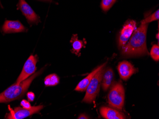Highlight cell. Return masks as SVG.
I'll list each match as a JSON object with an SVG mask.
<instances>
[{"label":"cell","mask_w":159,"mask_h":119,"mask_svg":"<svg viewBox=\"0 0 159 119\" xmlns=\"http://www.w3.org/2000/svg\"><path fill=\"white\" fill-rule=\"evenodd\" d=\"M148 24H142L136 29L128 43L122 48V54L126 57L148 55L146 46V34Z\"/></svg>","instance_id":"cell-1"},{"label":"cell","mask_w":159,"mask_h":119,"mask_svg":"<svg viewBox=\"0 0 159 119\" xmlns=\"http://www.w3.org/2000/svg\"><path fill=\"white\" fill-rule=\"evenodd\" d=\"M42 69L19 84L14 83L0 94V103H6L22 97L30 87L33 80L40 75Z\"/></svg>","instance_id":"cell-2"},{"label":"cell","mask_w":159,"mask_h":119,"mask_svg":"<svg viewBox=\"0 0 159 119\" xmlns=\"http://www.w3.org/2000/svg\"><path fill=\"white\" fill-rule=\"evenodd\" d=\"M104 70V67L100 69L93 77L86 90V92L83 102L90 104L95 100L100 91Z\"/></svg>","instance_id":"cell-3"},{"label":"cell","mask_w":159,"mask_h":119,"mask_svg":"<svg viewBox=\"0 0 159 119\" xmlns=\"http://www.w3.org/2000/svg\"><path fill=\"white\" fill-rule=\"evenodd\" d=\"M108 103L114 108L121 110L125 104V91L120 83H116L111 87L108 96Z\"/></svg>","instance_id":"cell-4"},{"label":"cell","mask_w":159,"mask_h":119,"mask_svg":"<svg viewBox=\"0 0 159 119\" xmlns=\"http://www.w3.org/2000/svg\"><path fill=\"white\" fill-rule=\"evenodd\" d=\"M38 61V57L37 55H31L27 60L23 67L21 73L17 79L16 83L19 84L21 82L26 79L28 77L31 76L35 72L36 68V63Z\"/></svg>","instance_id":"cell-5"},{"label":"cell","mask_w":159,"mask_h":119,"mask_svg":"<svg viewBox=\"0 0 159 119\" xmlns=\"http://www.w3.org/2000/svg\"><path fill=\"white\" fill-rule=\"evenodd\" d=\"M43 105L33 106L30 109H25L20 107H16L14 110L10 109V113L7 114L6 119H22L32 115L34 113H38L43 109Z\"/></svg>","instance_id":"cell-6"},{"label":"cell","mask_w":159,"mask_h":119,"mask_svg":"<svg viewBox=\"0 0 159 119\" xmlns=\"http://www.w3.org/2000/svg\"><path fill=\"white\" fill-rule=\"evenodd\" d=\"M17 9L21 11L30 25L36 24L40 22V18L25 0H19Z\"/></svg>","instance_id":"cell-7"},{"label":"cell","mask_w":159,"mask_h":119,"mask_svg":"<svg viewBox=\"0 0 159 119\" xmlns=\"http://www.w3.org/2000/svg\"><path fill=\"white\" fill-rule=\"evenodd\" d=\"M136 29V23L134 20L129 21L125 25L119 38L118 46L120 49L123 48L126 45Z\"/></svg>","instance_id":"cell-8"},{"label":"cell","mask_w":159,"mask_h":119,"mask_svg":"<svg viewBox=\"0 0 159 119\" xmlns=\"http://www.w3.org/2000/svg\"><path fill=\"white\" fill-rule=\"evenodd\" d=\"M118 71L120 78L126 81L133 74L138 71V69L135 68L129 62L124 61L119 64Z\"/></svg>","instance_id":"cell-9"},{"label":"cell","mask_w":159,"mask_h":119,"mask_svg":"<svg viewBox=\"0 0 159 119\" xmlns=\"http://www.w3.org/2000/svg\"><path fill=\"white\" fill-rule=\"evenodd\" d=\"M2 30L5 33L21 32L26 31L25 27L18 20H5Z\"/></svg>","instance_id":"cell-10"},{"label":"cell","mask_w":159,"mask_h":119,"mask_svg":"<svg viewBox=\"0 0 159 119\" xmlns=\"http://www.w3.org/2000/svg\"><path fill=\"white\" fill-rule=\"evenodd\" d=\"M100 111L101 115L105 119H124L126 118L124 113L109 107H101Z\"/></svg>","instance_id":"cell-11"},{"label":"cell","mask_w":159,"mask_h":119,"mask_svg":"<svg viewBox=\"0 0 159 119\" xmlns=\"http://www.w3.org/2000/svg\"><path fill=\"white\" fill-rule=\"evenodd\" d=\"M107 63V62H105V63L103 64L102 65L100 66L99 67L94 69L91 73L89 74L85 78L83 79L80 82L78 85H77L75 89V90L79 91V92H83V91H86L93 77L100 70V69L104 67Z\"/></svg>","instance_id":"cell-12"},{"label":"cell","mask_w":159,"mask_h":119,"mask_svg":"<svg viewBox=\"0 0 159 119\" xmlns=\"http://www.w3.org/2000/svg\"><path fill=\"white\" fill-rule=\"evenodd\" d=\"M114 78V73L110 68H108L104 70L102 75V87L104 91H106L110 87L112 82Z\"/></svg>","instance_id":"cell-13"},{"label":"cell","mask_w":159,"mask_h":119,"mask_svg":"<svg viewBox=\"0 0 159 119\" xmlns=\"http://www.w3.org/2000/svg\"><path fill=\"white\" fill-rule=\"evenodd\" d=\"M70 42L73 46V49L71 50V52L80 56L81 49L85 46V44H86L84 40H78L77 35L74 34L71 37Z\"/></svg>","instance_id":"cell-14"},{"label":"cell","mask_w":159,"mask_h":119,"mask_svg":"<svg viewBox=\"0 0 159 119\" xmlns=\"http://www.w3.org/2000/svg\"><path fill=\"white\" fill-rule=\"evenodd\" d=\"M59 80L58 76L55 74H53L46 76L44 79V83L46 87H52L58 85Z\"/></svg>","instance_id":"cell-15"},{"label":"cell","mask_w":159,"mask_h":119,"mask_svg":"<svg viewBox=\"0 0 159 119\" xmlns=\"http://www.w3.org/2000/svg\"><path fill=\"white\" fill-rule=\"evenodd\" d=\"M159 10L155 11L154 13H153L152 15H151L150 16L147 17V18L144 19L143 20H142V24H148L149 23H151V22H153L155 20H158L159 18Z\"/></svg>","instance_id":"cell-16"},{"label":"cell","mask_w":159,"mask_h":119,"mask_svg":"<svg viewBox=\"0 0 159 119\" xmlns=\"http://www.w3.org/2000/svg\"><path fill=\"white\" fill-rule=\"evenodd\" d=\"M116 0H102L101 3V7L104 11H108L112 5L114 4Z\"/></svg>","instance_id":"cell-17"},{"label":"cell","mask_w":159,"mask_h":119,"mask_svg":"<svg viewBox=\"0 0 159 119\" xmlns=\"http://www.w3.org/2000/svg\"><path fill=\"white\" fill-rule=\"evenodd\" d=\"M151 57L153 60L156 61L159 60V47L158 45H153L152 49L151 52Z\"/></svg>","instance_id":"cell-18"},{"label":"cell","mask_w":159,"mask_h":119,"mask_svg":"<svg viewBox=\"0 0 159 119\" xmlns=\"http://www.w3.org/2000/svg\"><path fill=\"white\" fill-rule=\"evenodd\" d=\"M20 105L25 109H30L32 107L30 103L25 100H22L20 102Z\"/></svg>","instance_id":"cell-19"},{"label":"cell","mask_w":159,"mask_h":119,"mask_svg":"<svg viewBox=\"0 0 159 119\" xmlns=\"http://www.w3.org/2000/svg\"><path fill=\"white\" fill-rule=\"evenodd\" d=\"M27 96L28 99L30 102H33L34 101L35 98L34 94L33 92H28L27 94Z\"/></svg>","instance_id":"cell-20"},{"label":"cell","mask_w":159,"mask_h":119,"mask_svg":"<svg viewBox=\"0 0 159 119\" xmlns=\"http://www.w3.org/2000/svg\"><path fill=\"white\" fill-rule=\"evenodd\" d=\"M78 119H89L88 118V117L87 116H86V115H85V114H81V115H80L79 116L78 118Z\"/></svg>","instance_id":"cell-21"},{"label":"cell","mask_w":159,"mask_h":119,"mask_svg":"<svg viewBox=\"0 0 159 119\" xmlns=\"http://www.w3.org/2000/svg\"><path fill=\"white\" fill-rule=\"evenodd\" d=\"M41 1L45 2H52V0H39Z\"/></svg>","instance_id":"cell-22"},{"label":"cell","mask_w":159,"mask_h":119,"mask_svg":"<svg viewBox=\"0 0 159 119\" xmlns=\"http://www.w3.org/2000/svg\"><path fill=\"white\" fill-rule=\"evenodd\" d=\"M157 39H158V40H159V33L157 34Z\"/></svg>","instance_id":"cell-23"},{"label":"cell","mask_w":159,"mask_h":119,"mask_svg":"<svg viewBox=\"0 0 159 119\" xmlns=\"http://www.w3.org/2000/svg\"><path fill=\"white\" fill-rule=\"evenodd\" d=\"M1 2H0V5H1Z\"/></svg>","instance_id":"cell-24"}]
</instances>
